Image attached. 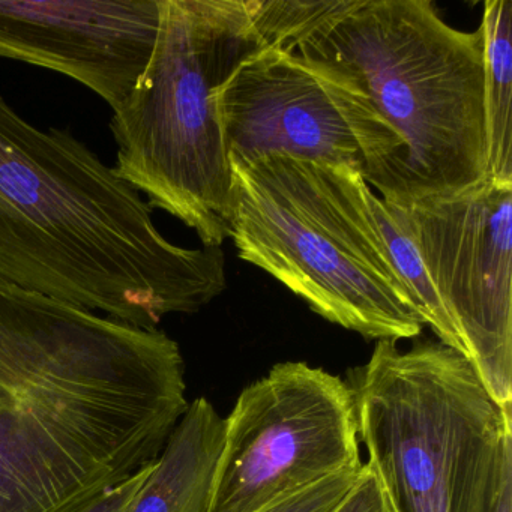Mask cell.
I'll use <instances>...</instances> for the list:
<instances>
[{
  "mask_svg": "<svg viewBox=\"0 0 512 512\" xmlns=\"http://www.w3.org/2000/svg\"><path fill=\"white\" fill-rule=\"evenodd\" d=\"M188 406L166 332L0 280V512H79L154 463Z\"/></svg>",
  "mask_w": 512,
  "mask_h": 512,
  "instance_id": "6da1fadb",
  "label": "cell"
},
{
  "mask_svg": "<svg viewBox=\"0 0 512 512\" xmlns=\"http://www.w3.org/2000/svg\"><path fill=\"white\" fill-rule=\"evenodd\" d=\"M0 280L143 329L226 290L221 247L185 248L70 131L41 130L0 95Z\"/></svg>",
  "mask_w": 512,
  "mask_h": 512,
  "instance_id": "7a4b0ae2",
  "label": "cell"
},
{
  "mask_svg": "<svg viewBox=\"0 0 512 512\" xmlns=\"http://www.w3.org/2000/svg\"><path fill=\"white\" fill-rule=\"evenodd\" d=\"M289 55L337 95L385 202L410 209L488 179L481 25L458 31L428 0H341Z\"/></svg>",
  "mask_w": 512,
  "mask_h": 512,
  "instance_id": "3957f363",
  "label": "cell"
},
{
  "mask_svg": "<svg viewBox=\"0 0 512 512\" xmlns=\"http://www.w3.org/2000/svg\"><path fill=\"white\" fill-rule=\"evenodd\" d=\"M226 224L244 262L365 340H410L424 322L395 272L352 167L272 154L229 158Z\"/></svg>",
  "mask_w": 512,
  "mask_h": 512,
  "instance_id": "277c9868",
  "label": "cell"
},
{
  "mask_svg": "<svg viewBox=\"0 0 512 512\" xmlns=\"http://www.w3.org/2000/svg\"><path fill=\"white\" fill-rule=\"evenodd\" d=\"M263 49L248 0H160L151 59L113 110L115 175L152 209L193 229L205 247L229 239L232 178L218 92Z\"/></svg>",
  "mask_w": 512,
  "mask_h": 512,
  "instance_id": "5b68a950",
  "label": "cell"
},
{
  "mask_svg": "<svg viewBox=\"0 0 512 512\" xmlns=\"http://www.w3.org/2000/svg\"><path fill=\"white\" fill-rule=\"evenodd\" d=\"M368 466L392 512H490L512 463V406L440 341H377L347 377Z\"/></svg>",
  "mask_w": 512,
  "mask_h": 512,
  "instance_id": "8992f818",
  "label": "cell"
},
{
  "mask_svg": "<svg viewBox=\"0 0 512 512\" xmlns=\"http://www.w3.org/2000/svg\"><path fill=\"white\" fill-rule=\"evenodd\" d=\"M362 466L347 380L280 362L245 386L224 418L209 512H257Z\"/></svg>",
  "mask_w": 512,
  "mask_h": 512,
  "instance_id": "52a82bcc",
  "label": "cell"
},
{
  "mask_svg": "<svg viewBox=\"0 0 512 512\" xmlns=\"http://www.w3.org/2000/svg\"><path fill=\"white\" fill-rule=\"evenodd\" d=\"M431 283L488 394L512 406V182L409 209Z\"/></svg>",
  "mask_w": 512,
  "mask_h": 512,
  "instance_id": "ba28073f",
  "label": "cell"
},
{
  "mask_svg": "<svg viewBox=\"0 0 512 512\" xmlns=\"http://www.w3.org/2000/svg\"><path fill=\"white\" fill-rule=\"evenodd\" d=\"M160 0L0 2V58L64 74L113 110L151 59Z\"/></svg>",
  "mask_w": 512,
  "mask_h": 512,
  "instance_id": "9c48e42d",
  "label": "cell"
},
{
  "mask_svg": "<svg viewBox=\"0 0 512 512\" xmlns=\"http://www.w3.org/2000/svg\"><path fill=\"white\" fill-rule=\"evenodd\" d=\"M227 158L281 154L362 175L364 160L331 88L289 53L260 50L218 92Z\"/></svg>",
  "mask_w": 512,
  "mask_h": 512,
  "instance_id": "30bf717a",
  "label": "cell"
},
{
  "mask_svg": "<svg viewBox=\"0 0 512 512\" xmlns=\"http://www.w3.org/2000/svg\"><path fill=\"white\" fill-rule=\"evenodd\" d=\"M223 431L208 398L190 401L130 512H209Z\"/></svg>",
  "mask_w": 512,
  "mask_h": 512,
  "instance_id": "8fae6325",
  "label": "cell"
},
{
  "mask_svg": "<svg viewBox=\"0 0 512 512\" xmlns=\"http://www.w3.org/2000/svg\"><path fill=\"white\" fill-rule=\"evenodd\" d=\"M485 49L488 179L512 182V0H487Z\"/></svg>",
  "mask_w": 512,
  "mask_h": 512,
  "instance_id": "7c38bea8",
  "label": "cell"
},
{
  "mask_svg": "<svg viewBox=\"0 0 512 512\" xmlns=\"http://www.w3.org/2000/svg\"><path fill=\"white\" fill-rule=\"evenodd\" d=\"M364 197L377 232L382 236L383 245L388 251L389 260L406 287L422 322L430 326L437 341L466 356L460 334L443 307L425 268L409 209L385 202L368 184L364 188Z\"/></svg>",
  "mask_w": 512,
  "mask_h": 512,
  "instance_id": "4fadbf2b",
  "label": "cell"
},
{
  "mask_svg": "<svg viewBox=\"0 0 512 512\" xmlns=\"http://www.w3.org/2000/svg\"><path fill=\"white\" fill-rule=\"evenodd\" d=\"M341 0H248L251 22L265 49L290 53Z\"/></svg>",
  "mask_w": 512,
  "mask_h": 512,
  "instance_id": "5bb4252c",
  "label": "cell"
},
{
  "mask_svg": "<svg viewBox=\"0 0 512 512\" xmlns=\"http://www.w3.org/2000/svg\"><path fill=\"white\" fill-rule=\"evenodd\" d=\"M361 470L362 467L331 476L257 512H334L358 481Z\"/></svg>",
  "mask_w": 512,
  "mask_h": 512,
  "instance_id": "9a60e30c",
  "label": "cell"
},
{
  "mask_svg": "<svg viewBox=\"0 0 512 512\" xmlns=\"http://www.w3.org/2000/svg\"><path fill=\"white\" fill-rule=\"evenodd\" d=\"M334 512H392L379 479L367 463L362 466L352 490Z\"/></svg>",
  "mask_w": 512,
  "mask_h": 512,
  "instance_id": "2e32d148",
  "label": "cell"
},
{
  "mask_svg": "<svg viewBox=\"0 0 512 512\" xmlns=\"http://www.w3.org/2000/svg\"><path fill=\"white\" fill-rule=\"evenodd\" d=\"M154 464L155 461L140 469L136 475L131 476L122 484L104 491L101 496L92 500L79 512H130L137 494L142 490L148 476L151 475Z\"/></svg>",
  "mask_w": 512,
  "mask_h": 512,
  "instance_id": "e0dca14e",
  "label": "cell"
},
{
  "mask_svg": "<svg viewBox=\"0 0 512 512\" xmlns=\"http://www.w3.org/2000/svg\"><path fill=\"white\" fill-rule=\"evenodd\" d=\"M490 512H512V463L503 470Z\"/></svg>",
  "mask_w": 512,
  "mask_h": 512,
  "instance_id": "ac0fdd59",
  "label": "cell"
}]
</instances>
